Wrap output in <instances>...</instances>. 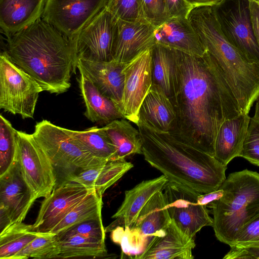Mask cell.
<instances>
[{"mask_svg": "<svg viewBox=\"0 0 259 259\" xmlns=\"http://www.w3.org/2000/svg\"><path fill=\"white\" fill-rule=\"evenodd\" d=\"M94 189L68 182L55 187L42 201L33 231L50 233L80 202Z\"/></svg>", "mask_w": 259, "mask_h": 259, "instance_id": "cell-15", "label": "cell"}, {"mask_svg": "<svg viewBox=\"0 0 259 259\" xmlns=\"http://www.w3.org/2000/svg\"><path fill=\"white\" fill-rule=\"evenodd\" d=\"M133 167L125 159L110 160L103 165L94 184L96 192L103 196L105 191Z\"/></svg>", "mask_w": 259, "mask_h": 259, "instance_id": "cell-33", "label": "cell"}, {"mask_svg": "<svg viewBox=\"0 0 259 259\" xmlns=\"http://www.w3.org/2000/svg\"><path fill=\"white\" fill-rule=\"evenodd\" d=\"M168 182L162 175L157 178L143 181L132 189L125 192L123 201L112 218L115 220L105 228L111 232L116 227H130L136 221L140 211L151 197L161 190Z\"/></svg>", "mask_w": 259, "mask_h": 259, "instance_id": "cell-19", "label": "cell"}, {"mask_svg": "<svg viewBox=\"0 0 259 259\" xmlns=\"http://www.w3.org/2000/svg\"><path fill=\"white\" fill-rule=\"evenodd\" d=\"M104 164L83 169L72 177L68 182L79 184L89 189H94L95 181Z\"/></svg>", "mask_w": 259, "mask_h": 259, "instance_id": "cell-40", "label": "cell"}, {"mask_svg": "<svg viewBox=\"0 0 259 259\" xmlns=\"http://www.w3.org/2000/svg\"><path fill=\"white\" fill-rule=\"evenodd\" d=\"M47 0H0V26L7 37L42 17Z\"/></svg>", "mask_w": 259, "mask_h": 259, "instance_id": "cell-21", "label": "cell"}, {"mask_svg": "<svg viewBox=\"0 0 259 259\" xmlns=\"http://www.w3.org/2000/svg\"><path fill=\"white\" fill-rule=\"evenodd\" d=\"M249 5L253 32L259 47V2L249 0Z\"/></svg>", "mask_w": 259, "mask_h": 259, "instance_id": "cell-42", "label": "cell"}, {"mask_svg": "<svg viewBox=\"0 0 259 259\" xmlns=\"http://www.w3.org/2000/svg\"><path fill=\"white\" fill-rule=\"evenodd\" d=\"M224 190L221 187L217 190L206 193H199L197 197L198 203L200 205H206L219 200L223 196Z\"/></svg>", "mask_w": 259, "mask_h": 259, "instance_id": "cell-43", "label": "cell"}, {"mask_svg": "<svg viewBox=\"0 0 259 259\" xmlns=\"http://www.w3.org/2000/svg\"><path fill=\"white\" fill-rule=\"evenodd\" d=\"M178 51L179 88L176 119L169 132L212 156L218 131L241 113L238 102L212 56Z\"/></svg>", "mask_w": 259, "mask_h": 259, "instance_id": "cell-1", "label": "cell"}, {"mask_svg": "<svg viewBox=\"0 0 259 259\" xmlns=\"http://www.w3.org/2000/svg\"><path fill=\"white\" fill-rule=\"evenodd\" d=\"M155 28L147 22L132 23L118 19L113 60L125 65L156 44Z\"/></svg>", "mask_w": 259, "mask_h": 259, "instance_id": "cell-16", "label": "cell"}, {"mask_svg": "<svg viewBox=\"0 0 259 259\" xmlns=\"http://www.w3.org/2000/svg\"><path fill=\"white\" fill-rule=\"evenodd\" d=\"M36 199L16 156L9 169L0 176L1 232L14 223L22 222Z\"/></svg>", "mask_w": 259, "mask_h": 259, "instance_id": "cell-9", "label": "cell"}, {"mask_svg": "<svg viewBox=\"0 0 259 259\" xmlns=\"http://www.w3.org/2000/svg\"><path fill=\"white\" fill-rule=\"evenodd\" d=\"M124 66L113 60L104 62L78 58L77 63L78 70L89 78L104 96L111 100L118 109L124 85Z\"/></svg>", "mask_w": 259, "mask_h": 259, "instance_id": "cell-18", "label": "cell"}, {"mask_svg": "<svg viewBox=\"0 0 259 259\" xmlns=\"http://www.w3.org/2000/svg\"><path fill=\"white\" fill-rule=\"evenodd\" d=\"M175 119L170 100L160 87L152 83L140 106L138 122L158 132L169 133Z\"/></svg>", "mask_w": 259, "mask_h": 259, "instance_id": "cell-22", "label": "cell"}, {"mask_svg": "<svg viewBox=\"0 0 259 259\" xmlns=\"http://www.w3.org/2000/svg\"><path fill=\"white\" fill-rule=\"evenodd\" d=\"M256 101L255 112L252 118L256 120H259V94Z\"/></svg>", "mask_w": 259, "mask_h": 259, "instance_id": "cell-45", "label": "cell"}, {"mask_svg": "<svg viewBox=\"0 0 259 259\" xmlns=\"http://www.w3.org/2000/svg\"><path fill=\"white\" fill-rule=\"evenodd\" d=\"M102 196L94 190L50 232L57 234L82 222L102 218Z\"/></svg>", "mask_w": 259, "mask_h": 259, "instance_id": "cell-30", "label": "cell"}, {"mask_svg": "<svg viewBox=\"0 0 259 259\" xmlns=\"http://www.w3.org/2000/svg\"><path fill=\"white\" fill-rule=\"evenodd\" d=\"M171 222L163 191L159 190L144 206L130 227H116L111 231V238L120 245L122 253L131 258L142 252L148 238L163 233Z\"/></svg>", "mask_w": 259, "mask_h": 259, "instance_id": "cell-6", "label": "cell"}, {"mask_svg": "<svg viewBox=\"0 0 259 259\" xmlns=\"http://www.w3.org/2000/svg\"><path fill=\"white\" fill-rule=\"evenodd\" d=\"M254 1H256L257 2H259V0H254Z\"/></svg>", "mask_w": 259, "mask_h": 259, "instance_id": "cell-46", "label": "cell"}, {"mask_svg": "<svg viewBox=\"0 0 259 259\" xmlns=\"http://www.w3.org/2000/svg\"><path fill=\"white\" fill-rule=\"evenodd\" d=\"M17 157L23 175L37 198L49 196L56 185L52 164L32 134L17 131Z\"/></svg>", "mask_w": 259, "mask_h": 259, "instance_id": "cell-10", "label": "cell"}, {"mask_svg": "<svg viewBox=\"0 0 259 259\" xmlns=\"http://www.w3.org/2000/svg\"><path fill=\"white\" fill-rule=\"evenodd\" d=\"M105 230L102 218L89 220L76 224L56 234L58 240L73 235H80L102 241L105 240Z\"/></svg>", "mask_w": 259, "mask_h": 259, "instance_id": "cell-35", "label": "cell"}, {"mask_svg": "<svg viewBox=\"0 0 259 259\" xmlns=\"http://www.w3.org/2000/svg\"><path fill=\"white\" fill-rule=\"evenodd\" d=\"M60 247L56 234L50 233L40 234L17 253L13 259H37L58 258Z\"/></svg>", "mask_w": 259, "mask_h": 259, "instance_id": "cell-31", "label": "cell"}, {"mask_svg": "<svg viewBox=\"0 0 259 259\" xmlns=\"http://www.w3.org/2000/svg\"><path fill=\"white\" fill-rule=\"evenodd\" d=\"M156 44L202 56L206 51L187 18H173L155 28Z\"/></svg>", "mask_w": 259, "mask_h": 259, "instance_id": "cell-20", "label": "cell"}, {"mask_svg": "<svg viewBox=\"0 0 259 259\" xmlns=\"http://www.w3.org/2000/svg\"><path fill=\"white\" fill-rule=\"evenodd\" d=\"M239 157L259 166V120L252 117Z\"/></svg>", "mask_w": 259, "mask_h": 259, "instance_id": "cell-36", "label": "cell"}, {"mask_svg": "<svg viewBox=\"0 0 259 259\" xmlns=\"http://www.w3.org/2000/svg\"><path fill=\"white\" fill-rule=\"evenodd\" d=\"M194 8L200 6H215L224 0H185Z\"/></svg>", "mask_w": 259, "mask_h": 259, "instance_id": "cell-44", "label": "cell"}, {"mask_svg": "<svg viewBox=\"0 0 259 259\" xmlns=\"http://www.w3.org/2000/svg\"><path fill=\"white\" fill-rule=\"evenodd\" d=\"M108 0H47L42 19L74 39L106 6Z\"/></svg>", "mask_w": 259, "mask_h": 259, "instance_id": "cell-12", "label": "cell"}, {"mask_svg": "<svg viewBox=\"0 0 259 259\" xmlns=\"http://www.w3.org/2000/svg\"><path fill=\"white\" fill-rule=\"evenodd\" d=\"M58 241V258L102 257L107 253L105 241L91 238L73 235Z\"/></svg>", "mask_w": 259, "mask_h": 259, "instance_id": "cell-29", "label": "cell"}, {"mask_svg": "<svg viewBox=\"0 0 259 259\" xmlns=\"http://www.w3.org/2000/svg\"><path fill=\"white\" fill-rule=\"evenodd\" d=\"M41 233L33 231L32 225L14 223L0 233V259H13Z\"/></svg>", "mask_w": 259, "mask_h": 259, "instance_id": "cell-28", "label": "cell"}, {"mask_svg": "<svg viewBox=\"0 0 259 259\" xmlns=\"http://www.w3.org/2000/svg\"><path fill=\"white\" fill-rule=\"evenodd\" d=\"M166 12L168 18H187L194 7L185 0H164Z\"/></svg>", "mask_w": 259, "mask_h": 259, "instance_id": "cell-41", "label": "cell"}, {"mask_svg": "<svg viewBox=\"0 0 259 259\" xmlns=\"http://www.w3.org/2000/svg\"><path fill=\"white\" fill-rule=\"evenodd\" d=\"M118 19L105 7L74 39L78 58L113 60Z\"/></svg>", "mask_w": 259, "mask_h": 259, "instance_id": "cell-13", "label": "cell"}, {"mask_svg": "<svg viewBox=\"0 0 259 259\" xmlns=\"http://www.w3.org/2000/svg\"><path fill=\"white\" fill-rule=\"evenodd\" d=\"M17 130L2 114L0 115V176L14 162L18 149Z\"/></svg>", "mask_w": 259, "mask_h": 259, "instance_id": "cell-32", "label": "cell"}, {"mask_svg": "<svg viewBox=\"0 0 259 259\" xmlns=\"http://www.w3.org/2000/svg\"><path fill=\"white\" fill-rule=\"evenodd\" d=\"M213 8L228 41L249 61L259 65V47L253 32L249 0H224Z\"/></svg>", "mask_w": 259, "mask_h": 259, "instance_id": "cell-8", "label": "cell"}, {"mask_svg": "<svg viewBox=\"0 0 259 259\" xmlns=\"http://www.w3.org/2000/svg\"><path fill=\"white\" fill-rule=\"evenodd\" d=\"M106 8L117 19L132 23L147 22L143 0H108Z\"/></svg>", "mask_w": 259, "mask_h": 259, "instance_id": "cell-34", "label": "cell"}, {"mask_svg": "<svg viewBox=\"0 0 259 259\" xmlns=\"http://www.w3.org/2000/svg\"><path fill=\"white\" fill-rule=\"evenodd\" d=\"M258 244L259 214L239 230L232 245L248 246Z\"/></svg>", "mask_w": 259, "mask_h": 259, "instance_id": "cell-38", "label": "cell"}, {"mask_svg": "<svg viewBox=\"0 0 259 259\" xmlns=\"http://www.w3.org/2000/svg\"><path fill=\"white\" fill-rule=\"evenodd\" d=\"M115 149L112 160L125 159L134 154H142L140 132L125 118L112 121L102 127Z\"/></svg>", "mask_w": 259, "mask_h": 259, "instance_id": "cell-26", "label": "cell"}, {"mask_svg": "<svg viewBox=\"0 0 259 259\" xmlns=\"http://www.w3.org/2000/svg\"><path fill=\"white\" fill-rule=\"evenodd\" d=\"M224 259H259V244L248 246L231 245Z\"/></svg>", "mask_w": 259, "mask_h": 259, "instance_id": "cell-39", "label": "cell"}, {"mask_svg": "<svg viewBox=\"0 0 259 259\" xmlns=\"http://www.w3.org/2000/svg\"><path fill=\"white\" fill-rule=\"evenodd\" d=\"M250 118L248 114L240 113L221 125L215 140L214 157L223 164L227 166L240 156Z\"/></svg>", "mask_w": 259, "mask_h": 259, "instance_id": "cell-24", "label": "cell"}, {"mask_svg": "<svg viewBox=\"0 0 259 259\" xmlns=\"http://www.w3.org/2000/svg\"><path fill=\"white\" fill-rule=\"evenodd\" d=\"M66 131L72 138L98 158L106 161L113 159L116 149L102 127L93 126L81 131L66 128Z\"/></svg>", "mask_w": 259, "mask_h": 259, "instance_id": "cell-27", "label": "cell"}, {"mask_svg": "<svg viewBox=\"0 0 259 259\" xmlns=\"http://www.w3.org/2000/svg\"><path fill=\"white\" fill-rule=\"evenodd\" d=\"M151 57L152 83L161 89L174 106L179 88L178 51L156 44Z\"/></svg>", "mask_w": 259, "mask_h": 259, "instance_id": "cell-23", "label": "cell"}, {"mask_svg": "<svg viewBox=\"0 0 259 259\" xmlns=\"http://www.w3.org/2000/svg\"><path fill=\"white\" fill-rule=\"evenodd\" d=\"M194 238L185 234L172 220L164 232L154 236L136 259H192Z\"/></svg>", "mask_w": 259, "mask_h": 259, "instance_id": "cell-17", "label": "cell"}, {"mask_svg": "<svg viewBox=\"0 0 259 259\" xmlns=\"http://www.w3.org/2000/svg\"><path fill=\"white\" fill-rule=\"evenodd\" d=\"M143 7L146 21L155 28L169 20L164 0H143Z\"/></svg>", "mask_w": 259, "mask_h": 259, "instance_id": "cell-37", "label": "cell"}, {"mask_svg": "<svg viewBox=\"0 0 259 259\" xmlns=\"http://www.w3.org/2000/svg\"><path fill=\"white\" fill-rule=\"evenodd\" d=\"M78 71L77 80L85 106V116L93 122L105 125L114 120L124 118L113 102L104 96L82 71Z\"/></svg>", "mask_w": 259, "mask_h": 259, "instance_id": "cell-25", "label": "cell"}, {"mask_svg": "<svg viewBox=\"0 0 259 259\" xmlns=\"http://www.w3.org/2000/svg\"><path fill=\"white\" fill-rule=\"evenodd\" d=\"M145 160L169 182L200 193L218 190L226 179L225 165L212 156L169 133L158 132L140 122L136 124Z\"/></svg>", "mask_w": 259, "mask_h": 259, "instance_id": "cell-3", "label": "cell"}, {"mask_svg": "<svg viewBox=\"0 0 259 259\" xmlns=\"http://www.w3.org/2000/svg\"><path fill=\"white\" fill-rule=\"evenodd\" d=\"M124 85L118 110L123 117L137 124L140 106L152 85L151 48L125 64Z\"/></svg>", "mask_w": 259, "mask_h": 259, "instance_id": "cell-14", "label": "cell"}, {"mask_svg": "<svg viewBox=\"0 0 259 259\" xmlns=\"http://www.w3.org/2000/svg\"><path fill=\"white\" fill-rule=\"evenodd\" d=\"M42 88L14 64L6 51L0 55V108L23 119L33 118Z\"/></svg>", "mask_w": 259, "mask_h": 259, "instance_id": "cell-7", "label": "cell"}, {"mask_svg": "<svg viewBox=\"0 0 259 259\" xmlns=\"http://www.w3.org/2000/svg\"><path fill=\"white\" fill-rule=\"evenodd\" d=\"M54 168L57 187L67 182L80 171L105 164L72 138L66 128L42 120L36 123L32 134Z\"/></svg>", "mask_w": 259, "mask_h": 259, "instance_id": "cell-5", "label": "cell"}, {"mask_svg": "<svg viewBox=\"0 0 259 259\" xmlns=\"http://www.w3.org/2000/svg\"><path fill=\"white\" fill-rule=\"evenodd\" d=\"M162 191L171 219L189 237L194 238L203 227L212 226L206 206L198 203L200 193L168 181Z\"/></svg>", "mask_w": 259, "mask_h": 259, "instance_id": "cell-11", "label": "cell"}, {"mask_svg": "<svg viewBox=\"0 0 259 259\" xmlns=\"http://www.w3.org/2000/svg\"><path fill=\"white\" fill-rule=\"evenodd\" d=\"M7 38L5 51L11 60L44 91L60 94L68 90L71 74L77 68L74 39L41 17Z\"/></svg>", "mask_w": 259, "mask_h": 259, "instance_id": "cell-2", "label": "cell"}, {"mask_svg": "<svg viewBox=\"0 0 259 259\" xmlns=\"http://www.w3.org/2000/svg\"><path fill=\"white\" fill-rule=\"evenodd\" d=\"M224 191L212 208L215 235L231 246L239 230L259 214V174L247 169L230 174L220 187Z\"/></svg>", "mask_w": 259, "mask_h": 259, "instance_id": "cell-4", "label": "cell"}]
</instances>
